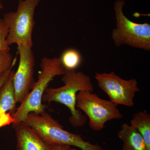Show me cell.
<instances>
[{
    "label": "cell",
    "instance_id": "obj_1",
    "mask_svg": "<svg viewBox=\"0 0 150 150\" xmlns=\"http://www.w3.org/2000/svg\"><path fill=\"white\" fill-rule=\"evenodd\" d=\"M62 76V81L64 85L58 88L46 89L42 101L49 104L56 102L64 105L71 112L70 123L74 127H82L85 124L86 118L76 108V96L79 92L83 91H93L91 79L83 73L76 70H65Z\"/></svg>",
    "mask_w": 150,
    "mask_h": 150
},
{
    "label": "cell",
    "instance_id": "obj_2",
    "mask_svg": "<svg viewBox=\"0 0 150 150\" xmlns=\"http://www.w3.org/2000/svg\"><path fill=\"white\" fill-rule=\"evenodd\" d=\"M40 67L38 80L12 116L13 125L24 122L30 112L40 114L46 111V106L42 102L43 94L55 77L64 75L65 73L60 58L43 57L40 62Z\"/></svg>",
    "mask_w": 150,
    "mask_h": 150
},
{
    "label": "cell",
    "instance_id": "obj_3",
    "mask_svg": "<svg viewBox=\"0 0 150 150\" xmlns=\"http://www.w3.org/2000/svg\"><path fill=\"white\" fill-rule=\"evenodd\" d=\"M24 122L32 128L45 142L51 145L63 144L81 150H104L98 144L85 141L82 136L70 133L51 115L44 111L40 114L30 112Z\"/></svg>",
    "mask_w": 150,
    "mask_h": 150
},
{
    "label": "cell",
    "instance_id": "obj_4",
    "mask_svg": "<svg viewBox=\"0 0 150 150\" xmlns=\"http://www.w3.org/2000/svg\"><path fill=\"white\" fill-rule=\"evenodd\" d=\"M124 0H116L114 13L116 28L112 30L111 38L116 46L126 45L146 51H150V24L138 23L130 20L124 15Z\"/></svg>",
    "mask_w": 150,
    "mask_h": 150
},
{
    "label": "cell",
    "instance_id": "obj_5",
    "mask_svg": "<svg viewBox=\"0 0 150 150\" xmlns=\"http://www.w3.org/2000/svg\"><path fill=\"white\" fill-rule=\"evenodd\" d=\"M40 0H19L16 11L7 13L3 19L8 28L6 42L9 46L23 44L32 48L34 15Z\"/></svg>",
    "mask_w": 150,
    "mask_h": 150
},
{
    "label": "cell",
    "instance_id": "obj_6",
    "mask_svg": "<svg viewBox=\"0 0 150 150\" xmlns=\"http://www.w3.org/2000/svg\"><path fill=\"white\" fill-rule=\"evenodd\" d=\"M117 105L110 100L101 99L95 93L88 91L79 92L76 96V107L89 118V126L95 131H100L108 121L123 117Z\"/></svg>",
    "mask_w": 150,
    "mask_h": 150
},
{
    "label": "cell",
    "instance_id": "obj_7",
    "mask_svg": "<svg viewBox=\"0 0 150 150\" xmlns=\"http://www.w3.org/2000/svg\"><path fill=\"white\" fill-rule=\"evenodd\" d=\"M95 78L100 88L107 94L112 103L117 106H134V97L140 90L136 79H123L113 71L96 73Z\"/></svg>",
    "mask_w": 150,
    "mask_h": 150
},
{
    "label": "cell",
    "instance_id": "obj_8",
    "mask_svg": "<svg viewBox=\"0 0 150 150\" xmlns=\"http://www.w3.org/2000/svg\"><path fill=\"white\" fill-rule=\"evenodd\" d=\"M19 55L18 68L13 76V83L17 102L21 103L32 90L34 79L35 56L32 48L23 44L18 45Z\"/></svg>",
    "mask_w": 150,
    "mask_h": 150
},
{
    "label": "cell",
    "instance_id": "obj_9",
    "mask_svg": "<svg viewBox=\"0 0 150 150\" xmlns=\"http://www.w3.org/2000/svg\"><path fill=\"white\" fill-rule=\"evenodd\" d=\"M14 73L11 70L0 88V129L13 123L12 116L16 110L17 103L13 83Z\"/></svg>",
    "mask_w": 150,
    "mask_h": 150
},
{
    "label": "cell",
    "instance_id": "obj_10",
    "mask_svg": "<svg viewBox=\"0 0 150 150\" xmlns=\"http://www.w3.org/2000/svg\"><path fill=\"white\" fill-rule=\"evenodd\" d=\"M17 141V150H51L48 144L32 128L24 122L13 124Z\"/></svg>",
    "mask_w": 150,
    "mask_h": 150
},
{
    "label": "cell",
    "instance_id": "obj_11",
    "mask_svg": "<svg viewBox=\"0 0 150 150\" xmlns=\"http://www.w3.org/2000/svg\"><path fill=\"white\" fill-rule=\"evenodd\" d=\"M118 137L123 142V150H149L142 135L127 123L121 125Z\"/></svg>",
    "mask_w": 150,
    "mask_h": 150
},
{
    "label": "cell",
    "instance_id": "obj_12",
    "mask_svg": "<svg viewBox=\"0 0 150 150\" xmlns=\"http://www.w3.org/2000/svg\"><path fill=\"white\" fill-rule=\"evenodd\" d=\"M131 125L142 135L149 150H150V114L146 110L134 114Z\"/></svg>",
    "mask_w": 150,
    "mask_h": 150
},
{
    "label": "cell",
    "instance_id": "obj_13",
    "mask_svg": "<svg viewBox=\"0 0 150 150\" xmlns=\"http://www.w3.org/2000/svg\"><path fill=\"white\" fill-rule=\"evenodd\" d=\"M60 59L62 66L67 70H76L80 66L82 61L80 53L74 48L66 49Z\"/></svg>",
    "mask_w": 150,
    "mask_h": 150
},
{
    "label": "cell",
    "instance_id": "obj_14",
    "mask_svg": "<svg viewBox=\"0 0 150 150\" xmlns=\"http://www.w3.org/2000/svg\"><path fill=\"white\" fill-rule=\"evenodd\" d=\"M15 60L10 52H0V76L12 69Z\"/></svg>",
    "mask_w": 150,
    "mask_h": 150
},
{
    "label": "cell",
    "instance_id": "obj_15",
    "mask_svg": "<svg viewBox=\"0 0 150 150\" xmlns=\"http://www.w3.org/2000/svg\"><path fill=\"white\" fill-rule=\"evenodd\" d=\"M8 28L3 18H0V52H10V47L6 42Z\"/></svg>",
    "mask_w": 150,
    "mask_h": 150
},
{
    "label": "cell",
    "instance_id": "obj_16",
    "mask_svg": "<svg viewBox=\"0 0 150 150\" xmlns=\"http://www.w3.org/2000/svg\"><path fill=\"white\" fill-rule=\"evenodd\" d=\"M71 146L63 144H54L51 145V150H69Z\"/></svg>",
    "mask_w": 150,
    "mask_h": 150
},
{
    "label": "cell",
    "instance_id": "obj_17",
    "mask_svg": "<svg viewBox=\"0 0 150 150\" xmlns=\"http://www.w3.org/2000/svg\"><path fill=\"white\" fill-rule=\"evenodd\" d=\"M10 71L11 70H10V71H8L4 73V74H2L0 76V88H1V87L2 86L4 83V82L6 78L7 77Z\"/></svg>",
    "mask_w": 150,
    "mask_h": 150
},
{
    "label": "cell",
    "instance_id": "obj_18",
    "mask_svg": "<svg viewBox=\"0 0 150 150\" xmlns=\"http://www.w3.org/2000/svg\"><path fill=\"white\" fill-rule=\"evenodd\" d=\"M3 8H4V6H3V5L0 2V10H1L2 9H3Z\"/></svg>",
    "mask_w": 150,
    "mask_h": 150
},
{
    "label": "cell",
    "instance_id": "obj_19",
    "mask_svg": "<svg viewBox=\"0 0 150 150\" xmlns=\"http://www.w3.org/2000/svg\"><path fill=\"white\" fill-rule=\"evenodd\" d=\"M69 150H78L77 149H76V148L71 147L70 148V149H69Z\"/></svg>",
    "mask_w": 150,
    "mask_h": 150
}]
</instances>
